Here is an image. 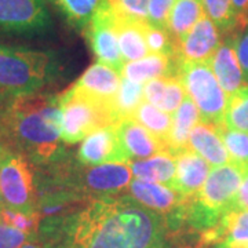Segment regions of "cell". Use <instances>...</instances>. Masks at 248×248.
<instances>
[{
    "mask_svg": "<svg viewBox=\"0 0 248 248\" xmlns=\"http://www.w3.org/2000/svg\"><path fill=\"white\" fill-rule=\"evenodd\" d=\"M215 229L218 233L215 248H248V210L232 208Z\"/></svg>",
    "mask_w": 248,
    "mask_h": 248,
    "instance_id": "22",
    "label": "cell"
},
{
    "mask_svg": "<svg viewBox=\"0 0 248 248\" xmlns=\"http://www.w3.org/2000/svg\"><path fill=\"white\" fill-rule=\"evenodd\" d=\"M60 73L53 51L0 45V99L42 93Z\"/></svg>",
    "mask_w": 248,
    "mask_h": 248,
    "instance_id": "3",
    "label": "cell"
},
{
    "mask_svg": "<svg viewBox=\"0 0 248 248\" xmlns=\"http://www.w3.org/2000/svg\"><path fill=\"white\" fill-rule=\"evenodd\" d=\"M178 62L172 55L151 54L138 61L125 62L122 76L137 83H146L148 80L167 76H177Z\"/></svg>",
    "mask_w": 248,
    "mask_h": 248,
    "instance_id": "18",
    "label": "cell"
},
{
    "mask_svg": "<svg viewBox=\"0 0 248 248\" xmlns=\"http://www.w3.org/2000/svg\"><path fill=\"white\" fill-rule=\"evenodd\" d=\"M21 248H51L48 247L47 244H45L43 241H40L39 239H33L31 241H28L27 244H24Z\"/></svg>",
    "mask_w": 248,
    "mask_h": 248,
    "instance_id": "37",
    "label": "cell"
},
{
    "mask_svg": "<svg viewBox=\"0 0 248 248\" xmlns=\"http://www.w3.org/2000/svg\"><path fill=\"white\" fill-rule=\"evenodd\" d=\"M127 195L145 208L160 214L164 218L177 213L187 199L172 187L140 179H131L127 187Z\"/></svg>",
    "mask_w": 248,
    "mask_h": 248,
    "instance_id": "12",
    "label": "cell"
},
{
    "mask_svg": "<svg viewBox=\"0 0 248 248\" xmlns=\"http://www.w3.org/2000/svg\"><path fill=\"white\" fill-rule=\"evenodd\" d=\"M178 62L177 76L187 97L195 102L200 122L214 127L225 125L228 95L221 89L210 62Z\"/></svg>",
    "mask_w": 248,
    "mask_h": 248,
    "instance_id": "4",
    "label": "cell"
},
{
    "mask_svg": "<svg viewBox=\"0 0 248 248\" xmlns=\"http://www.w3.org/2000/svg\"><path fill=\"white\" fill-rule=\"evenodd\" d=\"M145 37H146L148 50L151 54L175 57V46L166 28L153 27L151 24H146Z\"/></svg>",
    "mask_w": 248,
    "mask_h": 248,
    "instance_id": "31",
    "label": "cell"
},
{
    "mask_svg": "<svg viewBox=\"0 0 248 248\" xmlns=\"http://www.w3.org/2000/svg\"><path fill=\"white\" fill-rule=\"evenodd\" d=\"M117 135L128 160H143L159 153H170L167 145L156 138L134 119H125L116 124Z\"/></svg>",
    "mask_w": 248,
    "mask_h": 248,
    "instance_id": "14",
    "label": "cell"
},
{
    "mask_svg": "<svg viewBox=\"0 0 248 248\" xmlns=\"http://www.w3.org/2000/svg\"><path fill=\"white\" fill-rule=\"evenodd\" d=\"M113 19H115L119 48L124 62L138 61L148 57L149 50L145 37V28L148 22H135V21L116 18L115 16Z\"/></svg>",
    "mask_w": 248,
    "mask_h": 248,
    "instance_id": "20",
    "label": "cell"
},
{
    "mask_svg": "<svg viewBox=\"0 0 248 248\" xmlns=\"http://www.w3.org/2000/svg\"><path fill=\"white\" fill-rule=\"evenodd\" d=\"M83 32L98 61L113 68L122 75L125 62L119 48L113 13L104 0L101 1L94 17L91 18L90 24L84 28Z\"/></svg>",
    "mask_w": 248,
    "mask_h": 248,
    "instance_id": "9",
    "label": "cell"
},
{
    "mask_svg": "<svg viewBox=\"0 0 248 248\" xmlns=\"http://www.w3.org/2000/svg\"><path fill=\"white\" fill-rule=\"evenodd\" d=\"M166 218L119 195L93 199L65 222L66 248H164Z\"/></svg>",
    "mask_w": 248,
    "mask_h": 248,
    "instance_id": "1",
    "label": "cell"
},
{
    "mask_svg": "<svg viewBox=\"0 0 248 248\" xmlns=\"http://www.w3.org/2000/svg\"><path fill=\"white\" fill-rule=\"evenodd\" d=\"M33 239L37 237H32L25 232L0 222V248H21Z\"/></svg>",
    "mask_w": 248,
    "mask_h": 248,
    "instance_id": "33",
    "label": "cell"
},
{
    "mask_svg": "<svg viewBox=\"0 0 248 248\" xmlns=\"http://www.w3.org/2000/svg\"><path fill=\"white\" fill-rule=\"evenodd\" d=\"M174 3L175 0H149L148 24L153 27L166 28Z\"/></svg>",
    "mask_w": 248,
    "mask_h": 248,
    "instance_id": "32",
    "label": "cell"
},
{
    "mask_svg": "<svg viewBox=\"0 0 248 248\" xmlns=\"http://www.w3.org/2000/svg\"><path fill=\"white\" fill-rule=\"evenodd\" d=\"M200 122V113L195 102L186 95L181 107L172 117V124L170 130L167 148L170 155L175 156L179 152L189 148V137L196 124Z\"/></svg>",
    "mask_w": 248,
    "mask_h": 248,
    "instance_id": "21",
    "label": "cell"
},
{
    "mask_svg": "<svg viewBox=\"0 0 248 248\" xmlns=\"http://www.w3.org/2000/svg\"><path fill=\"white\" fill-rule=\"evenodd\" d=\"M61 140L65 145L81 142L102 127L116 124L112 108L84 95L75 87L60 94Z\"/></svg>",
    "mask_w": 248,
    "mask_h": 248,
    "instance_id": "6",
    "label": "cell"
},
{
    "mask_svg": "<svg viewBox=\"0 0 248 248\" xmlns=\"http://www.w3.org/2000/svg\"><path fill=\"white\" fill-rule=\"evenodd\" d=\"M78 161L83 166H101L109 163H128L120 143L116 124L102 127L87 135L79 146Z\"/></svg>",
    "mask_w": 248,
    "mask_h": 248,
    "instance_id": "10",
    "label": "cell"
},
{
    "mask_svg": "<svg viewBox=\"0 0 248 248\" xmlns=\"http://www.w3.org/2000/svg\"><path fill=\"white\" fill-rule=\"evenodd\" d=\"M130 166L135 179L155 182L172 187L175 186V159L170 153H159L143 160H131Z\"/></svg>",
    "mask_w": 248,
    "mask_h": 248,
    "instance_id": "19",
    "label": "cell"
},
{
    "mask_svg": "<svg viewBox=\"0 0 248 248\" xmlns=\"http://www.w3.org/2000/svg\"><path fill=\"white\" fill-rule=\"evenodd\" d=\"M203 16L202 0H175L166 25L175 48Z\"/></svg>",
    "mask_w": 248,
    "mask_h": 248,
    "instance_id": "23",
    "label": "cell"
},
{
    "mask_svg": "<svg viewBox=\"0 0 248 248\" xmlns=\"http://www.w3.org/2000/svg\"><path fill=\"white\" fill-rule=\"evenodd\" d=\"M33 167L27 156L0 142V203L21 213H39Z\"/></svg>",
    "mask_w": 248,
    "mask_h": 248,
    "instance_id": "5",
    "label": "cell"
},
{
    "mask_svg": "<svg viewBox=\"0 0 248 248\" xmlns=\"http://www.w3.org/2000/svg\"><path fill=\"white\" fill-rule=\"evenodd\" d=\"M116 18L148 22L149 0H104Z\"/></svg>",
    "mask_w": 248,
    "mask_h": 248,
    "instance_id": "30",
    "label": "cell"
},
{
    "mask_svg": "<svg viewBox=\"0 0 248 248\" xmlns=\"http://www.w3.org/2000/svg\"><path fill=\"white\" fill-rule=\"evenodd\" d=\"M204 14L213 21L223 36L237 33L236 14L232 0H202Z\"/></svg>",
    "mask_w": 248,
    "mask_h": 248,
    "instance_id": "27",
    "label": "cell"
},
{
    "mask_svg": "<svg viewBox=\"0 0 248 248\" xmlns=\"http://www.w3.org/2000/svg\"><path fill=\"white\" fill-rule=\"evenodd\" d=\"M234 50L239 60L244 79L248 83V27L234 33Z\"/></svg>",
    "mask_w": 248,
    "mask_h": 248,
    "instance_id": "34",
    "label": "cell"
},
{
    "mask_svg": "<svg viewBox=\"0 0 248 248\" xmlns=\"http://www.w3.org/2000/svg\"><path fill=\"white\" fill-rule=\"evenodd\" d=\"M236 14L237 32L248 27V0H232Z\"/></svg>",
    "mask_w": 248,
    "mask_h": 248,
    "instance_id": "35",
    "label": "cell"
},
{
    "mask_svg": "<svg viewBox=\"0 0 248 248\" xmlns=\"http://www.w3.org/2000/svg\"><path fill=\"white\" fill-rule=\"evenodd\" d=\"M145 99L143 83H137L123 78L113 102V116L116 124L125 119H133L135 110Z\"/></svg>",
    "mask_w": 248,
    "mask_h": 248,
    "instance_id": "25",
    "label": "cell"
},
{
    "mask_svg": "<svg viewBox=\"0 0 248 248\" xmlns=\"http://www.w3.org/2000/svg\"><path fill=\"white\" fill-rule=\"evenodd\" d=\"M0 131H1V120H0Z\"/></svg>",
    "mask_w": 248,
    "mask_h": 248,
    "instance_id": "39",
    "label": "cell"
},
{
    "mask_svg": "<svg viewBox=\"0 0 248 248\" xmlns=\"http://www.w3.org/2000/svg\"><path fill=\"white\" fill-rule=\"evenodd\" d=\"M189 148L199 153L210 166L219 167L231 164V157L226 151L218 128L211 124L199 122L193 127L189 137Z\"/></svg>",
    "mask_w": 248,
    "mask_h": 248,
    "instance_id": "17",
    "label": "cell"
},
{
    "mask_svg": "<svg viewBox=\"0 0 248 248\" xmlns=\"http://www.w3.org/2000/svg\"><path fill=\"white\" fill-rule=\"evenodd\" d=\"M174 159L177 164L174 189L185 197L195 196L210 174V163L190 148L177 153Z\"/></svg>",
    "mask_w": 248,
    "mask_h": 248,
    "instance_id": "16",
    "label": "cell"
},
{
    "mask_svg": "<svg viewBox=\"0 0 248 248\" xmlns=\"http://www.w3.org/2000/svg\"><path fill=\"white\" fill-rule=\"evenodd\" d=\"M225 127L248 134V84L228 99Z\"/></svg>",
    "mask_w": 248,
    "mask_h": 248,
    "instance_id": "29",
    "label": "cell"
},
{
    "mask_svg": "<svg viewBox=\"0 0 248 248\" xmlns=\"http://www.w3.org/2000/svg\"><path fill=\"white\" fill-rule=\"evenodd\" d=\"M225 36L204 14L175 48L179 62H210Z\"/></svg>",
    "mask_w": 248,
    "mask_h": 248,
    "instance_id": "11",
    "label": "cell"
},
{
    "mask_svg": "<svg viewBox=\"0 0 248 248\" xmlns=\"http://www.w3.org/2000/svg\"><path fill=\"white\" fill-rule=\"evenodd\" d=\"M210 66L228 98L248 84L234 50V33L223 37L221 46L210 61Z\"/></svg>",
    "mask_w": 248,
    "mask_h": 248,
    "instance_id": "15",
    "label": "cell"
},
{
    "mask_svg": "<svg viewBox=\"0 0 248 248\" xmlns=\"http://www.w3.org/2000/svg\"><path fill=\"white\" fill-rule=\"evenodd\" d=\"M182 248H200V247H196V246H186V247ZM207 248H215V247H207Z\"/></svg>",
    "mask_w": 248,
    "mask_h": 248,
    "instance_id": "38",
    "label": "cell"
},
{
    "mask_svg": "<svg viewBox=\"0 0 248 248\" xmlns=\"http://www.w3.org/2000/svg\"><path fill=\"white\" fill-rule=\"evenodd\" d=\"M68 25L84 31L102 0H47Z\"/></svg>",
    "mask_w": 248,
    "mask_h": 248,
    "instance_id": "24",
    "label": "cell"
},
{
    "mask_svg": "<svg viewBox=\"0 0 248 248\" xmlns=\"http://www.w3.org/2000/svg\"><path fill=\"white\" fill-rule=\"evenodd\" d=\"M128 163H109L101 166L75 164V178L80 192L89 200L123 195L133 178Z\"/></svg>",
    "mask_w": 248,
    "mask_h": 248,
    "instance_id": "8",
    "label": "cell"
},
{
    "mask_svg": "<svg viewBox=\"0 0 248 248\" xmlns=\"http://www.w3.org/2000/svg\"><path fill=\"white\" fill-rule=\"evenodd\" d=\"M133 119L167 145L171 124H172V119L169 113L160 110L159 108L153 107L152 104L143 99L141 105L135 110Z\"/></svg>",
    "mask_w": 248,
    "mask_h": 248,
    "instance_id": "26",
    "label": "cell"
},
{
    "mask_svg": "<svg viewBox=\"0 0 248 248\" xmlns=\"http://www.w3.org/2000/svg\"><path fill=\"white\" fill-rule=\"evenodd\" d=\"M53 27L46 0H0V33L37 36Z\"/></svg>",
    "mask_w": 248,
    "mask_h": 248,
    "instance_id": "7",
    "label": "cell"
},
{
    "mask_svg": "<svg viewBox=\"0 0 248 248\" xmlns=\"http://www.w3.org/2000/svg\"><path fill=\"white\" fill-rule=\"evenodd\" d=\"M223 145L231 157V164L248 171V134L231 130L225 125L217 127Z\"/></svg>",
    "mask_w": 248,
    "mask_h": 248,
    "instance_id": "28",
    "label": "cell"
},
{
    "mask_svg": "<svg viewBox=\"0 0 248 248\" xmlns=\"http://www.w3.org/2000/svg\"><path fill=\"white\" fill-rule=\"evenodd\" d=\"M234 207L240 210H248V171L244 174L243 182L239 187Z\"/></svg>",
    "mask_w": 248,
    "mask_h": 248,
    "instance_id": "36",
    "label": "cell"
},
{
    "mask_svg": "<svg viewBox=\"0 0 248 248\" xmlns=\"http://www.w3.org/2000/svg\"><path fill=\"white\" fill-rule=\"evenodd\" d=\"M60 95L36 93L7 99L0 108V142L16 149L35 167L65 159L61 140Z\"/></svg>",
    "mask_w": 248,
    "mask_h": 248,
    "instance_id": "2",
    "label": "cell"
},
{
    "mask_svg": "<svg viewBox=\"0 0 248 248\" xmlns=\"http://www.w3.org/2000/svg\"><path fill=\"white\" fill-rule=\"evenodd\" d=\"M122 83L120 72L102 62H94L72 86L84 95L108 105L113 110V102ZM115 117V116H113Z\"/></svg>",
    "mask_w": 248,
    "mask_h": 248,
    "instance_id": "13",
    "label": "cell"
}]
</instances>
